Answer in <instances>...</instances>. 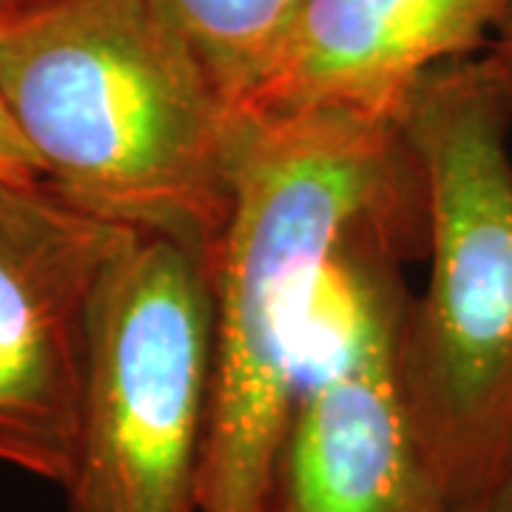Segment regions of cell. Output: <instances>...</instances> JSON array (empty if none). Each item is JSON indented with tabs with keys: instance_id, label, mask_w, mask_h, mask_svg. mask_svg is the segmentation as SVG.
I'll return each mask as SVG.
<instances>
[{
	"instance_id": "obj_1",
	"label": "cell",
	"mask_w": 512,
	"mask_h": 512,
	"mask_svg": "<svg viewBox=\"0 0 512 512\" xmlns=\"http://www.w3.org/2000/svg\"><path fill=\"white\" fill-rule=\"evenodd\" d=\"M382 222L427 225L421 174L396 123L342 111L239 114L234 205L211 256L197 512H256L330 268L350 239Z\"/></svg>"
},
{
	"instance_id": "obj_2",
	"label": "cell",
	"mask_w": 512,
	"mask_h": 512,
	"mask_svg": "<svg viewBox=\"0 0 512 512\" xmlns=\"http://www.w3.org/2000/svg\"><path fill=\"white\" fill-rule=\"evenodd\" d=\"M0 94L60 197L214 256L234 205L239 114L151 0L3 6Z\"/></svg>"
},
{
	"instance_id": "obj_3",
	"label": "cell",
	"mask_w": 512,
	"mask_h": 512,
	"mask_svg": "<svg viewBox=\"0 0 512 512\" xmlns=\"http://www.w3.org/2000/svg\"><path fill=\"white\" fill-rule=\"evenodd\" d=\"M396 126L427 205V282L399 325L410 419L458 512L512 476V111L484 55L424 74Z\"/></svg>"
},
{
	"instance_id": "obj_4",
	"label": "cell",
	"mask_w": 512,
	"mask_h": 512,
	"mask_svg": "<svg viewBox=\"0 0 512 512\" xmlns=\"http://www.w3.org/2000/svg\"><path fill=\"white\" fill-rule=\"evenodd\" d=\"M211 333V259L134 234L94 305L69 512H197Z\"/></svg>"
},
{
	"instance_id": "obj_5",
	"label": "cell",
	"mask_w": 512,
	"mask_h": 512,
	"mask_svg": "<svg viewBox=\"0 0 512 512\" xmlns=\"http://www.w3.org/2000/svg\"><path fill=\"white\" fill-rule=\"evenodd\" d=\"M424 248L427 225L382 222L336 256L256 512H458L421 447L396 362L410 296L402 268Z\"/></svg>"
},
{
	"instance_id": "obj_6",
	"label": "cell",
	"mask_w": 512,
	"mask_h": 512,
	"mask_svg": "<svg viewBox=\"0 0 512 512\" xmlns=\"http://www.w3.org/2000/svg\"><path fill=\"white\" fill-rule=\"evenodd\" d=\"M131 237L43 180H0V464L66 487L97 293Z\"/></svg>"
},
{
	"instance_id": "obj_7",
	"label": "cell",
	"mask_w": 512,
	"mask_h": 512,
	"mask_svg": "<svg viewBox=\"0 0 512 512\" xmlns=\"http://www.w3.org/2000/svg\"><path fill=\"white\" fill-rule=\"evenodd\" d=\"M512 0H308L239 114L396 123L424 74L487 49Z\"/></svg>"
},
{
	"instance_id": "obj_8",
	"label": "cell",
	"mask_w": 512,
	"mask_h": 512,
	"mask_svg": "<svg viewBox=\"0 0 512 512\" xmlns=\"http://www.w3.org/2000/svg\"><path fill=\"white\" fill-rule=\"evenodd\" d=\"M239 111L308 0H151Z\"/></svg>"
},
{
	"instance_id": "obj_9",
	"label": "cell",
	"mask_w": 512,
	"mask_h": 512,
	"mask_svg": "<svg viewBox=\"0 0 512 512\" xmlns=\"http://www.w3.org/2000/svg\"><path fill=\"white\" fill-rule=\"evenodd\" d=\"M0 180H43L32 151L6 109L3 94H0Z\"/></svg>"
},
{
	"instance_id": "obj_10",
	"label": "cell",
	"mask_w": 512,
	"mask_h": 512,
	"mask_svg": "<svg viewBox=\"0 0 512 512\" xmlns=\"http://www.w3.org/2000/svg\"><path fill=\"white\" fill-rule=\"evenodd\" d=\"M481 55L490 60V66L498 74L504 97H507V106L512 111V3L510 9L504 12V18L498 20L493 37H490V43H487V49Z\"/></svg>"
},
{
	"instance_id": "obj_11",
	"label": "cell",
	"mask_w": 512,
	"mask_h": 512,
	"mask_svg": "<svg viewBox=\"0 0 512 512\" xmlns=\"http://www.w3.org/2000/svg\"><path fill=\"white\" fill-rule=\"evenodd\" d=\"M484 512H512V476L504 481V487L490 498V504L484 507Z\"/></svg>"
},
{
	"instance_id": "obj_12",
	"label": "cell",
	"mask_w": 512,
	"mask_h": 512,
	"mask_svg": "<svg viewBox=\"0 0 512 512\" xmlns=\"http://www.w3.org/2000/svg\"><path fill=\"white\" fill-rule=\"evenodd\" d=\"M12 3H18V0H0V9H3V6H12Z\"/></svg>"
}]
</instances>
